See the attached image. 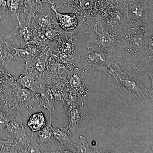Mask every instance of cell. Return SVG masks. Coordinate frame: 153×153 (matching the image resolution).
I'll return each mask as SVG.
<instances>
[{
    "mask_svg": "<svg viewBox=\"0 0 153 153\" xmlns=\"http://www.w3.org/2000/svg\"><path fill=\"white\" fill-rule=\"evenodd\" d=\"M2 95L8 106L17 113L34 110L36 103H39L37 94L22 86L16 76H12L9 80Z\"/></svg>",
    "mask_w": 153,
    "mask_h": 153,
    "instance_id": "277c9868",
    "label": "cell"
},
{
    "mask_svg": "<svg viewBox=\"0 0 153 153\" xmlns=\"http://www.w3.org/2000/svg\"><path fill=\"white\" fill-rule=\"evenodd\" d=\"M42 4L43 3H47L49 4L50 5H51L54 4L56 3V0H40Z\"/></svg>",
    "mask_w": 153,
    "mask_h": 153,
    "instance_id": "4dcf8cb0",
    "label": "cell"
},
{
    "mask_svg": "<svg viewBox=\"0 0 153 153\" xmlns=\"http://www.w3.org/2000/svg\"><path fill=\"white\" fill-rule=\"evenodd\" d=\"M114 2L109 0H56L57 8L68 7L77 16L78 25L85 24L88 32L95 33L99 27L101 14Z\"/></svg>",
    "mask_w": 153,
    "mask_h": 153,
    "instance_id": "3957f363",
    "label": "cell"
},
{
    "mask_svg": "<svg viewBox=\"0 0 153 153\" xmlns=\"http://www.w3.org/2000/svg\"><path fill=\"white\" fill-rule=\"evenodd\" d=\"M73 134L68 126L64 127L60 126L57 128H54L53 130V136L55 140L59 141L62 146L69 148L76 153L71 138Z\"/></svg>",
    "mask_w": 153,
    "mask_h": 153,
    "instance_id": "e0dca14e",
    "label": "cell"
},
{
    "mask_svg": "<svg viewBox=\"0 0 153 153\" xmlns=\"http://www.w3.org/2000/svg\"><path fill=\"white\" fill-rule=\"evenodd\" d=\"M46 119L43 111L36 112L30 116L27 123V126L32 131V135L34 133L41 130L46 124Z\"/></svg>",
    "mask_w": 153,
    "mask_h": 153,
    "instance_id": "44dd1931",
    "label": "cell"
},
{
    "mask_svg": "<svg viewBox=\"0 0 153 153\" xmlns=\"http://www.w3.org/2000/svg\"><path fill=\"white\" fill-rule=\"evenodd\" d=\"M13 76L4 68L2 64L0 63V94L2 95L5 89L9 80Z\"/></svg>",
    "mask_w": 153,
    "mask_h": 153,
    "instance_id": "83f0119b",
    "label": "cell"
},
{
    "mask_svg": "<svg viewBox=\"0 0 153 153\" xmlns=\"http://www.w3.org/2000/svg\"><path fill=\"white\" fill-rule=\"evenodd\" d=\"M52 114H50V117L43 128L36 133L38 135L37 141L40 144L47 143L52 142L54 128L52 126Z\"/></svg>",
    "mask_w": 153,
    "mask_h": 153,
    "instance_id": "7402d4cb",
    "label": "cell"
},
{
    "mask_svg": "<svg viewBox=\"0 0 153 153\" xmlns=\"http://www.w3.org/2000/svg\"><path fill=\"white\" fill-rule=\"evenodd\" d=\"M51 8L36 14L31 21L32 27L37 32H43L52 29L60 28L58 23L53 19Z\"/></svg>",
    "mask_w": 153,
    "mask_h": 153,
    "instance_id": "5bb4252c",
    "label": "cell"
},
{
    "mask_svg": "<svg viewBox=\"0 0 153 153\" xmlns=\"http://www.w3.org/2000/svg\"><path fill=\"white\" fill-rule=\"evenodd\" d=\"M16 27L11 33H9L4 38L5 40L16 37L21 44L20 48H23L26 45L33 42L35 40V34L32 27L31 23L26 22L18 21Z\"/></svg>",
    "mask_w": 153,
    "mask_h": 153,
    "instance_id": "4fadbf2b",
    "label": "cell"
},
{
    "mask_svg": "<svg viewBox=\"0 0 153 153\" xmlns=\"http://www.w3.org/2000/svg\"><path fill=\"white\" fill-rule=\"evenodd\" d=\"M45 44L33 41L26 45L23 48H18L13 46L15 53L13 54L14 60H17L23 66L32 67L35 59L41 53Z\"/></svg>",
    "mask_w": 153,
    "mask_h": 153,
    "instance_id": "30bf717a",
    "label": "cell"
},
{
    "mask_svg": "<svg viewBox=\"0 0 153 153\" xmlns=\"http://www.w3.org/2000/svg\"><path fill=\"white\" fill-rule=\"evenodd\" d=\"M40 0H24V20L31 23L36 14L45 10Z\"/></svg>",
    "mask_w": 153,
    "mask_h": 153,
    "instance_id": "d6986e66",
    "label": "cell"
},
{
    "mask_svg": "<svg viewBox=\"0 0 153 153\" xmlns=\"http://www.w3.org/2000/svg\"><path fill=\"white\" fill-rule=\"evenodd\" d=\"M26 120V119L22 116L21 112L18 111L16 116L10 121L0 133L10 138L14 142H22L29 137L23 124V122Z\"/></svg>",
    "mask_w": 153,
    "mask_h": 153,
    "instance_id": "8fae6325",
    "label": "cell"
},
{
    "mask_svg": "<svg viewBox=\"0 0 153 153\" xmlns=\"http://www.w3.org/2000/svg\"><path fill=\"white\" fill-rule=\"evenodd\" d=\"M110 1H111L113 2H114V1L115 0H110Z\"/></svg>",
    "mask_w": 153,
    "mask_h": 153,
    "instance_id": "d6a6232c",
    "label": "cell"
},
{
    "mask_svg": "<svg viewBox=\"0 0 153 153\" xmlns=\"http://www.w3.org/2000/svg\"><path fill=\"white\" fill-rule=\"evenodd\" d=\"M96 46L89 41L82 45L77 53L78 60L84 69L102 71L107 74L109 55L105 53L102 49Z\"/></svg>",
    "mask_w": 153,
    "mask_h": 153,
    "instance_id": "8992f818",
    "label": "cell"
},
{
    "mask_svg": "<svg viewBox=\"0 0 153 153\" xmlns=\"http://www.w3.org/2000/svg\"><path fill=\"white\" fill-rule=\"evenodd\" d=\"M48 43L44 45L41 53L35 59L32 66L41 73H43L48 68L51 56Z\"/></svg>",
    "mask_w": 153,
    "mask_h": 153,
    "instance_id": "ffe728a7",
    "label": "cell"
},
{
    "mask_svg": "<svg viewBox=\"0 0 153 153\" xmlns=\"http://www.w3.org/2000/svg\"><path fill=\"white\" fill-rule=\"evenodd\" d=\"M14 45L4 38H0V63L3 64L14 60L12 51Z\"/></svg>",
    "mask_w": 153,
    "mask_h": 153,
    "instance_id": "603a6c76",
    "label": "cell"
},
{
    "mask_svg": "<svg viewBox=\"0 0 153 153\" xmlns=\"http://www.w3.org/2000/svg\"><path fill=\"white\" fill-rule=\"evenodd\" d=\"M24 0H7V13L14 20L19 21V15L24 10Z\"/></svg>",
    "mask_w": 153,
    "mask_h": 153,
    "instance_id": "cb8c5ba5",
    "label": "cell"
},
{
    "mask_svg": "<svg viewBox=\"0 0 153 153\" xmlns=\"http://www.w3.org/2000/svg\"><path fill=\"white\" fill-rule=\"evenodd\" d=\"M36 94L39 102V107L47 109L50 114H52V111L55 109V101L50 88L46 85Z\"/></svg>",
    "mask_w": 153,
    "mask_h": 153,
    "instance_id": "ac0fdd59",
    "label": "cell"
},
{
    "mask_svg": "<svg viewBox=\"0 0 153 153\" xmlns=\"http://www.w3.org/2000/svg\"><path fill=\"white\" fill-rule=\"evenodd\" d=\"M122 28H112L101 30V33H95L97 38L89 41L100 49L107 51L108 54H112L120 44L121 38Z\"/></svg>",
    "mask_w": 153,
    "mask_h": 153,
    "instance_id": "ba28073f",
    "label": "cell"
},
{
    "mask_svg": "<svg viewBox=\"0 0 153 153\" xmlns=\"http://www.w3.org/2000/svg\"><path fill=\"white\" fill-rule=\"evenodd\" d=\"M50 6L52 10L55 13L57 23L61 29L68 32L76 31V28L78 25V19L76 15L74 13H61L57 11L55 4Z\"/></svg>",
    "mask_w": 153,
    "mask_h": 153,
    "instance_id": "9a60e30c",
    "label": "cell"
},
{
    "mask_svg": "<svg viewBox=\"0 0 153 153\" xmlns=\"http://www.w3.org/2000/svg\"><path fill=\"white\" fill-rule=\"evenodd\" d=\"M108 73L111 84L125 97L137 103H148L153 98V88L145 87L141 80L143 72L117 53L108 54Z\"/></svg>",
    "mask_w": 153,
    "mask_h": 153,
    "instance_id": "7a4b0ae2",
    "label": "cell"
},
{
    "mask_svg": "<svg viewBox=\"0 0 153 153\" xmlns=\"http://www.w3.org/2000/svg\"><path fill=\"white\" fill-rule=\"evenodd\" d=\"M114 3L124 12L126 22L153 28V0H115Z\"/></svg>",
    "mask_w": 153,
    "mask_h": 153,
    "instance_id": "5b68a950",
    "label": "cell"
},
{
    "mask_svg": "<svg viewBox=\"0 0 153 153\" xmlns=\"http://www.w3.org/2000/svg\"><path fill=\"white\" fill-rule=\"evenodd\" d=\"M41 153H74L69 148L62 146H56L52 142L41 144Z\"/></svg>",
    "mask_w": 153,
    "mask_h": 153,
    "instance_id": "484cf974",
    "label": "cell"
},
{
    "mask_svg": "<svg viewBox=\"0 0 153 153\" xmlns=\"http://www.w3.org/2000/svg\"><path fill=\"white\" fill-rule=\"evenodd\" d=\"M86 70L79 71V69L75 70L65 81L68 91L83 100H85L88 93L87 89L84 84Z\"/></svg>",
    "mask_w": 153,
    "mask_h": 153,
    "instance_id": "7c38bea8",
    "label": "cell"
},
{
    "mask_svg": "<svg viewBox=\"0 0 153 153\" xmlns=\"http://www.w3.org/2000/svg\"><path fill=\"white\" fill-rule=\"evenodd\" d=\"M5 100L4 99V97H3V95H2L1 94H0V103L2 102H3Z\"/></svg>",
    "mask_w": 153,
    "mask_h": 153,
    "instance_id": "1f68e13d",
    "label": "cell"
},
{
    "mask_svg": "<svg viewBox=\"0 0 153 153\" xmlns=\"http://www.w3.org/2000/svg\"><path fill=\"white\" fill-rule=\"evenodd\" d=\"M121 30L120 44L114 53L148 74L153 83V28L126 22Z\"/></svg>",
    "mask_w": 153,
    "mask_h": 153,
    "instance_id": "6da1fadb",
    "label": "cell"
},
{
    "mask_svg": "<svg viewBox=\"0 0 153 153\" xmlns=\"http://www.w3.org/2000/svg\"><path fill=\"white\" fill-rule=\"evenodd\" d=\"M85 107V102H82V104L71 110L67 115L69 121L68 126L73 133L76 132L82 120L87 117Z\"/></svg>",
    "mask_w": 153,
    "mask_h": 153,
    "instance_id": "2e32d148",
    "label": "cell"
},
{
    "mask_svg": "<svg viewBox=\"0 0 153 153\" xmlns=\"http://www.w3.org/2000/svg\"><path fill=\"white\" fill-rule=\"evenodd\" d=\"M7 0H0V20L2 16L7 13Z\"/></svg>",
    "mask_w": 153,
    "mask_h": 153,
    "instance_id": "f546056e",
    "label": "cell"
},
{
    "mask_svg": "<svg viewBox=\"0 0 153 153\" xmlns=\"http://www.w3.org/2000/svg\"><path fill=\"white\" fill-rule=\"evenodd\" d=\"M76 32L75 31L71 33L69 38L67 35L58 40L49 42L48 46L51 54L64 63L75 64L77 43V39L75 35Z\"/></svg>",
    "mask_w": 153,
    "mask_h": 153,
    "instance_id": "52a82bcc",
    "label": "cell"
},
{
    "mask_svg": "<svg viewBox=\"0 0 153 153\" xmlns=\"http://www.w3.org/2000/svg\"><path fill=\"white\" fill-rule=\"evenodd\" d=\"M0 153H15L13 140L9 138L7 140L0 138Z\"/></svg>",
    "mask_w": 153,
    "mask_h": 153,
    "instance_id": "f1b7e54d",
    "label": "cell"
},
{
    "mask_svg": "<svg viewBox=\"0 0 153 153\" xmlns=\"http://www.w3.org/2000/svg\"><path fill=\"white\" fill-rule=\"evenodd\" d=\"M79 138V141L77 144L73 143L74 146L76 149V153L97 152V151L91 148L85 137L80 135Z\"/></svg>",
    "mask_w": 153,
    "mask_h": 153,
    "instance_id": "4316f807",
    "label": "cell"
},
{
    "mask_svg": "<svg viewBox=\"0 0 153 153\" xmlns=\"http://www.w3.org/2000/svg\"><path fill=\"white\" fill-rule=\"evenodd\" d=\"M18 82L23 87L37 93L46 86V81L43 74L33 67L25 66L22 74L17 77Z\"/></svg>",
    "mask_w": 153,
    "mask_h": 153,
    "instance_id": "9c48e42d",
    "label": "cell"
},
{
    "mask_svg": "<svg viewBox=\"0 0 153 153\" xmlns=\"http://www.w3.org/2000/svg\"><path fill=\"white\" fill-rule=\"evenodd\" d=\"M15 112L8 106L5 101L0 103V132L15 117Z\"/></svg>",
    "mask_w": 153,
    "mask_h": 153,
    "instance_id": "d4e9b609",
    "label": "cell"
}]
</instances>
